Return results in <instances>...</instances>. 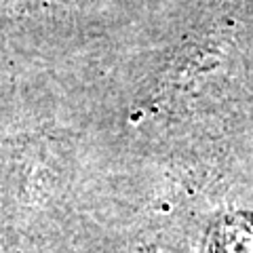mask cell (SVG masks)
<instances>
[{"label": "cell", "mask_w": 253, "mask_h": 253, "mask_svg": "<svg viewBox=\"0 0 253 253\" xmlns=\"http://www.w3.org/2000/svg\"><path fill=\"white\" fill-rule=\"evenodd\" d=\"M211 253H253V215H228L211 234Z\"/></svg>", "instance_id": "6da1fadb"}]
</instances>
